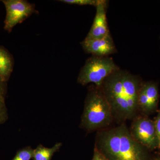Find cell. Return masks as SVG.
<instances>
[{
    "mask_svg": "<svg viewBox=\"0 0 160 160\" xmlns=\"http://www.w3.org/2000/svg\"><path fill=\"white\" fill-rule=\"evenodd\" d=\"M141 84L138 77L120 69L104 80L100 88L111 107L113 118L126 121L136 117Z\"/></svg>",
    "mask_w": 160,
    "mask_h": 160,
    "instance_id": "obj_1",
    "label": "cell"
},
{
    "mask_svg": "<svg viewBox=\"0 0 160 160\" xmlns=\"http://www.w3.org/2000/svg\"><path fill=\"white\" fill-rule=\"evenodd\" d=\"M95 146L108 160H146L145 147L124 124L100 132Z\"/></svg>",
    "mask_w": 160,
    "mask_h": 160,
    "instance_id": "obj_2",
    "label": "cell"
},
{
    "mask_svg": "<svg viewBox=\"0 0 160 160\" xmlns=\"http://www.w3.org/2000/svg\"><path fill=\"white\" fill-rule=\"evenodd\" d=\"M114 119L112 110L100 87L93 85L85 101L82 126L89 131L106 128Z\"/></svg>",
    "mask_w": 160,
    "mask_h": 160,
    "instance_id": "obj_3",
    "label": "cell"
},
{
    "mask_svg": "<svg viewBox=\"0 0 160 160\" xmlns=\"http://www.w3.org/2000/svg\"><path fill=\"white\" fill-rule=\"evenodd\" d=\"M119 69L112 58L92 56L87 60L80 71L78 82L83 86L92 83L100 87L106 78Z\"/></svg>",
    "mask_w": 160,
    "mask_h": 160,
    "instance_id": "obj_4",
    "label": "cell"
},
{
    "mask_svg": "<svg viewBox=\"0 0 160 160\" xmlns=\"http://www.w3.org/2000/svg\"><path fill=\"white\" fill-rule=\"evenodd\" d=\"M6 9L4 29L11 32L18 24L22 22L36 12L34 6L24 0H3Z\"/></svg>",
    "mask_w": 160,
    "mask_h": 160,
    "instance_id": "obj_5",
    "label": "cell"
},
{
    "mask_svg": "<svg viewBox=\"0 0 160 160\" xmlns=\"http://www.w3.org/2000/svg\"><path fill=\"white\" fill-rule=\"evenodd\" d=\"M132 137L145 148L158 149V139L154 121L144 117H136L130 130Z\"/></svg>",
    "mask_w": 160,
    "mask_h": 160,
    "instance_id": "obj_6",
    "label": "cell"
},
{
    "mask_svg": "<svg viewBox=\"0 0 160 160\" xmlns=\"http://www.w3.org/2000/svg\"><path fill=\"white\" fill-rule=\"evenodd\" d=\"M158 89L153 82L142 83L138 96V110L145 113H149L157 108L159 101Z\"/></svg>",
    "mask_w": 160,
    "mask_h": 160,
    "instance_id": "obj_7",
    "label": "cell"
},
{
    "mask_svg": "<svg viewBox=\"0 0 160 160\" xmlns=\"http://www.w3.org/2000/svg\"><path fill=\"white\" fill-rule=\"evenodd\" d=\"M84 51L99 57H109L116 52L117 49L111 35L102 38H86L81 43Z\"/></svg>",
    "mask_w": 160,
    "mask_h": 160,
    "instance_id": "obj_8",
    "label": "cell"
},
{
    "mask_svg": "<svg viewBox=\"0 0 160 160\" xmlns=\"http://www.w3.org/2000/svg\"><path fill=\"white\" fill-rule=\"evenodd\" d=\"M107 1L100 0L96 7V13L91 29L86 38H102L110 35L106 11Z\"/></svg>",
    "mask_w": 160,
    "mask_h": 160,
    "instance_id": "obj_9",
    "label": "cell"
},
{
    "mask_svg": "<svg viewBox=\"0 0 160 160\" xmlns=\"http://www.w3.org/2000/svg\"><path fill=\"white\" fill-rule=\"evenodd\" d=\"M13 62L11 55L5 48L0 47V78L5 82L13 70Z\"/></svg>",
    "mask_w": 160,
    "mask_h": 160,
    "instance_id": "obj_10",
    "label": "cell"
},
{
    "mask_svg": "<svg viewBox=\"0 0 160 160\" xmlns=\"http://www.w3.org/2000/svg\"><path fill=\"white\" fill-rule=\"evenodd\" d=\"M62 145V143H57L51 148L39 145L33 151V160H51L53 154L61 148Z\"/></svg>",
    "mask_w": 160,
    "mask_h": 160,
    "instance_id": "obj_11",
    "label": "cell"
},
{
    "mask_svg": "<svg viewBox=\"0 0 160 160\" xmlns=\"http://www.w3.org/2000/svg\"><path fill=\"white\" fill-rule=\"evenodd\" d=\"M34 150L30 147H27L20 150L12 160H30L33 158Z\"/></svg>",
    "mask_w": 160,
    "mask_h": 160,
    "instance_id": "obj_12",
    "label": "cell"
},
{
    "mask_svg": "<svg viewBox=\"0 0 160 160\" xmlns=\"http://www.w3.org/2000/svg\"><path fill=\"white\" fill-rule=\"evenodd\" d=\"M60 2L78 6H92L96 7L100 0H61Z\"/></svg>",
    "mask_w": 160,
    "mask_h": 160,
    "instance_id": "obj_13",
    "label": "cell"
},
{
    "mask_svg": "<svg viewBox=\"0 0 160 160\" xmlns=\"http://www.w3.org/2000/svg\"><path fill=\"white\" fill-rule=\"evenodd\" d=\"M7 117V110L4 99H0V123L4 122Z\"/></svg>",
    "mask_w": 160,
    "mask_h": 160,
    "instance_id": "obj_14",
    "label": "cell"
},
{
    "mask_svg": "<svg viewBox=\"0 0 160 160\" xmlns=\"http://www.w3.org/2000/svg\"><path fill=\"white\" fill-rule=\"evenodd\" d=\"M154 122L157 137L158 149L160 150V111L159 112L156 117Z\"/></svg>",
    "mask_w": 160,
    "mask_h": 160,
    "instance_id": "obj_15",
    "label": "cell"
},
{
    "mask_svg": "<svg viewBox=\"0 0 160 160\" xmlns=\"http://www.w3.org/2000/svg\"><path fill=\"white\" fill-rule=\"evenodd\" d=\"M92 160H108L105 155L95 146L93 157Z\"/></svg>",
    "mask_w": 160,
    "mask_h": 160,
    "instance_id": "obj_16",
    "label": "cell"
},
{
    "mask_svg": "<svg viewBox=\"0 0 160 160\" xmlns=\"http://www.w3.org/2000/svg\"><path fill=\"white\" fill-rule=\"evenodd\" d=\"M3 82L0 78V99H4V96L5 93V87Z\"/></svg>",
    "mask_w": 160,
    "mask_h": 160,
    "instance_id": "obj_17",
    "label": "cell"
},
{
    "mask_svg": "<svg viewBox=\"0 0 160 160\" xmlns=\"http://www.w3.org/2000/svg\"><path fill=\"white\" fill-rule=\"evenodd\" d=\"M156 160H160V158H159L157 159Z\"/></svg>",
    "mask_w": 160,
    "mask_h": 160,
    "instance_id": "obj_18",
    "label": "cell"
}]
</instances>
